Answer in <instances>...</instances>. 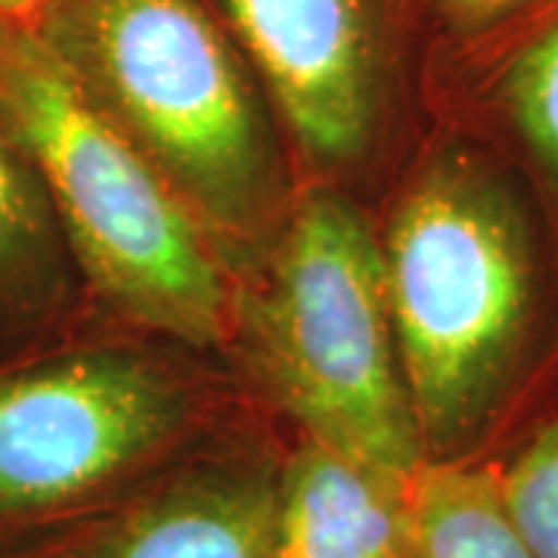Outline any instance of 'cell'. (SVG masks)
Segmentation results:
<instances>
[{
    "mask_svg": "<svg viewBox=\"0 0 558 558\" xmlns=\"http://www.w3.org/2000/svg\"><path fill=\"white\" fill-rule=\"evenodd\" d=\"M379 242L425 459H497L558 407V242L534 193L438 121Z\"/></svg>",
    "mask_w": 558,
    "mask_h": 558,
    "instance_id": "1",
    "label": "cell"
},
{
    "mask_svg": "<svg viewBox=\"0 0 558 558\" xmlns=\"http://www.w3.org/2000/svg\"><path fill=\"white\" fill-rule=\"evenodd\" d=\"M0 124L112 311L193 351L233 341L227 258L40 28L0 22Z\"/></svg>",
    "mask_w": 558,
    "mask_h": 558,
    "instance_id": "2",
    "label": "cell"
},
{
    "mask_svg": "<svg viewBox=\"0 0 558 558\" xmlns=\"http://www.w3.org/2000/svg\"><path fill=\"white\" fill-rule=\"evenodd\" d=\"M40 32L242 274L295 196L227 25L205 0H57Z\"/></svg>",
    "mask_w": 558,
    "mask_h": 558,
    "instance_id": "3",
    "label": "cell"
},
{
    "mask_svg": "<svg viewBox=\"0 0 558 558\" xmlns=\"http://www.w3.org/2000/svg\"><path fill=\"white\" fill-rule=\"evenodd\" d=\"M233 341L304 438L403 484L428 462L379 233L339 190L299 193L277 236L236 277Z\"/></svg>",
    "mask_w": 558,
    "mask_h": 558,
    "instance_id": "4",
    "label": "cell"
},
{
    "mask_svg": "<svg viewBox=\"0 0 558 558\" xmlns=\"http://www.w3.org/2000/svg\"><path fill=\"white\" fill-rule=\"evenodd\" d=\"M218 432L199 369L102 344L0 376V524L75 515Z\"/></svg>",
    "mask_w": 558,
    "mask_h": 558,
    "instance_id": "5",
    "label": "cell"
},
{
    "mask_svg": "<svg viewBox=\"0 0 558 558\" xmlns=\"http://www.w3.org/2000/svg\"><path fill=\"white\" fill-rule=\"evenodd\" d=\"M307 168L366 159L398 100L410 0H215Z\"/></svg>",
    "mask_w": 558,
    "mask_h": 558,
    "instance_id": "6",
    "label": "cell"
},
{
    "mask_svg": "<svg viewBox=\"0 0 558 558\" xmlns=\"http://www.w3.org/2000/svg\"><path fill=\"white\" fill-rule=\"evenodd\" d=\"M282 457L264 438L220 435L75 512L25 558H274Z\"/></svg>",
    "mask_w": 558,
    "mask_h": 558,
    "instance_id": "7",
    "label": "cell"
},
{
    "mask_svg": "<svg viewBox=\"0 0 558 558\" xmlns=\"http://www.w3.org/2000/svg\"><path fill=\"white\" fill-rule=\"evenodd\" d=\"M428 90L438 121L519 171L558 242V0H534L475 35L432 40Z\"/></svg>",
    "mask_w": 558,
    "mask_h": 558,
    "instance_id": "8",
    "label": "cell"
},
{
    "mask_svg": "<svg viewBox=\"0 0 558 558\" xmlns=\"http://www.w3.org/2000/svg\"><path fill=\"white\" fill-rule=\"evenodd\" d=\"M410 484L301 438L279 469L274 558H410Z\"/></svg>",
    "mask_w": 558,
    "mask_h": 558,
    "instance_id": "9",
    "label": "cell"
},
{
    "mask_svg": "<svg viewBox=\"0 0 558 558\" xmlns=\"http://www.w3.org/2000/svg\"><path fill=\"white\" fill-rule=\"evenodd\" d=\"M410 558H534L506 512L494 459L418 469L410 484Z\"/></svg>",
    "mask_w": 558,
    "mask_h": 558,
    "instance_id": "10",
    "label": "cell"
},
{
    "mask_svg": "<svg viewBox=\"0 0 558 558\" xmlns=\"http://www.w3.org/2000/svg\"><path fill=\"white\" fill-rule=\"evenodd\" d=\"M62 230L32 161L0 124V326L62 299Z\"/></svg>",
    "mask_w": 558,
    "mask_h": 558,
    "instance_id": "11",
    "label": "cell"
},
{
    "mask_svg": "<svg viewBox=\"0 0 558 558\" xmlns=\"http://www.w3.org/2000/svg\"><path fill=\"white\" fill-rule=\"evenodd\" d=\"M499 494L534 558H558V407L497 459Z\"/></svg>",
    "mask_w": 558,
    "mask_h": 558,
    "instance_id": "12",
    "label": "cell"
},
{
    "mask_svg": "<svg viewBox=\"0 0 558 558\" xmlns=\"http://www.w3.org/2000/svg\"><path fill=\"white\" fill-rule=\"evenodd\" d=\"M435 38H462L509 20L534 0H418Z\"/></svg>",
    "mask_w": 558,
    "mask_h": 558,
    "instance_id": "13",
    "label": "cell"
},
{
    "mask_svg": "<svg viewBox=\"0 0 558 558\" xmlns=\"http://www.w3.org/2000/svg\"><path fill=\"white\" fill-rule=\"evenodd\" d=\"M57 0H0V22L22 25V28H40Z\"/></svg>",
    "mask_w": 558,
    "mask_h": 558,
    "instance_id": "14",
    "label": "cell"
}]
</instances>
